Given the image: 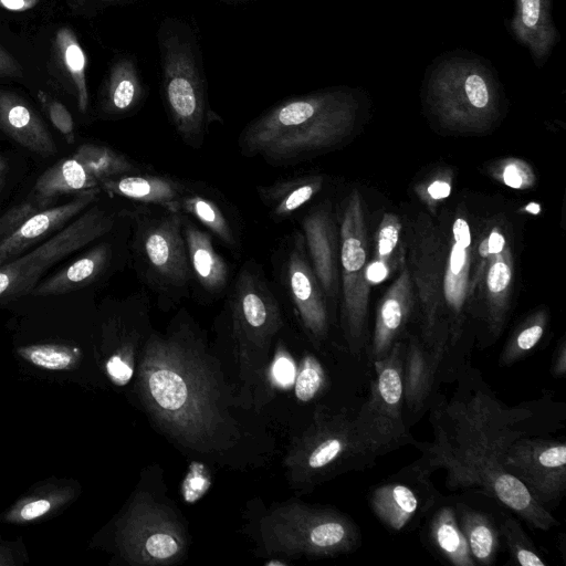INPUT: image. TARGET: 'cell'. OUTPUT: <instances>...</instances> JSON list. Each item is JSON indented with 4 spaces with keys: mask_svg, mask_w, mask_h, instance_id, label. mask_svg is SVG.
I'll return each mask as SVG.
<instances>
[{
    "mask_svg": "<svg viewBox=\"0 0 566 566\" xmlns=\"http://www.w3.org/2000/svg\"><path fill=\"white\" fill-rule=\"evenodd\" d=\"M530 415L503 406L484 389L458 390L432 409L433 440L419 446L422 457L415 470L430 474L442 469L450 489L475 488L533 527L548 531L558 524L555 517L504 467L509 447L523 434L514 424Z\"/></svg>",
    "mask_w": 566,
    "mask_h": 566,
    "instance_id": "cell-1",
    "label": "cell"
},
{
    "mask_svg": "<svg viewBox=\"0 0 566 566\" xmlns=\"http://www.w3.org/2000/svg\"><path fill=\"white\" fill-rule=\"evenodd\" d=\"M356 109L343 91L289 98L248 124L239 148L244 156L287 163L337 144L350 132Z\"/></svg>",
    "mask_w": 566,
    "mask_h": 566,
    "instance_id": "cell-2",
    "label": "cell"
},
{
    "mask_svg": "<svg viewBox=\"0 0 566 566\" xmlns=\"http://www.w3.org/2000/svg\"><path fill=\"white\" fill-rule=\"evenodd\" d=\"M428 102L447 126L480 130L495 119L499 95L492 73L483 64L453 57L439 63L431 73Z\"/></svg>",
    "mask_w": 566,
    "mask_h": 566,
    "instance_id": "cell-3",
    "label": "cell"
},
{
    "mask_svg": "<svg viewBox=\"0 0 566 566\" xmlns=\"http://www.w3.org/2000/svg\"><path fill=\"white\" fill-rule=\"evenodd\" d=\"M403 350L397 342L381 359L374 360L375 379L368 399L352 420L370 455L391 451L410 440L403 421Z\"/></svg>",
    "mask_w": 566,
    "mask_h": 566,
    "instance_id": "cell-4",
    "label": "cell"
},
{
    "mask_svg": "<svg viewBox=\"0 0 566 566\" xmlns=\"http://www.w3.org/2000/svg\"><path fill=\"white\" fill-rule=\"evenodd\" d=\"M115 217L94 206L29 253L0 265V303L28 294L54 264L108 233Z\"/></svg>",
    "mask_w": 566,
    "mask_h": 566,
    "instance_id": "cell-5",
    "label": "cell"
},
{
    "mask_svg": "<svg viewBox=\"0 0 566 566\" xmlns=\"http://www.w3.org/2000/svg\"><path fill=\"white\" fill-rule=\"evenodd\" d=\"M163 90L167 109L179 136L190 146L201 145L207 103L199 70L189 44L176 35L160 41Z\"/></svg>",
    "mask_w": 566,
    "mask_h": 566,
    "instance_id": "cell-6",
    "label": "cell"
},
{
    "mask_svg": "<svg viewBox=\"0 0 566 566\" xmlns=\"http://www.w3.org/2000/svg\"><path fill=\"white\" fill-rule=\"evenodd\" d=\"M366 231L358 193H352L340 226L343 273V321L350 350L359 354L365 345L369 283L366 279Z\"/></svg>",
    "mask_w": 566,
    "mask_h": 566,
    "instance_id": "cell-7",
    "label": "cell"
},
{
    "mask_svg": "<svg viewBox=\"0 0 566 566\" xmlns=\"http://www.w3.org/2000/svg\"><path fill=\"white\" fill-rule=\"evenodd\" d=\"M132 172H138V167L123 154L107 146L83 144L71 157L48 168L30 196L48 208L60 195L99 188L109 178Z\"/></svg>",
    "mask_w": 566,
    "mask_h": 566,
    "instance_id": "cell-8",
    "label": "cell"
},
{
    "mask_svg": "<svg viewBox=\"0 0 566 566\" xmlns=\"http://www.w3.org/2000/svg\"><path fill=\"white\" fill-rule=\"evenodd\" d=\"M136 245L150 274L166 287H185L190 279L182 213L139 214Z\"/></svg>",
    "mask_w": 566,
    "mask_h": 566,
    "instance_id": "cell-9",
    "label": "cell"
},
{
    "mask_svg": "<svg viewBox=\"0 0 566 566\" xmlns=\"http://www.w3.org/2000/svg\"><path fill=\"white\" fill-rule=\"evenodd\" d=\"M504 467L544 507L555 504L566 489L564 441L520 437L509 447Z\"/></svg>",
    "mask_w": 566,
    "mask_h": 566,
    "instance_id": "cell-10",
    "label": "cell"
},
{
    "mask_svg": "<svg viewBox=\"0 0 566 566\" xmlns=\"http://www.w3.org/2000/svg\"><path fill=\"white\" fill-rule=\"evenodd\" d=\"M99 192L101 188L80 191L71 201L48 207L28 218L15 231L0 241V265L61 230L70 220L87 209L97 199Z\"/></svg>",
    "mask_w": 566,
    "mask_h": 566,
    "instance_id": "cell-11",
    "label": "cell"
},
{
    "mask_svg": "<svg viewBox=\"0 0 566 566\" xmlns=\"http://www.w3.org/2000/svg\"><path fill=\"white\" fill-rule=\"evenodd\" d=\"M285 279L290 295L304 324L315 335L326 331L327 314L322 287L305 253L303 237L297 233L285 265Z\"/></svg>",
    "mask_w": 566,
    "mask_h": 566,
    "instance_id": "cell-12",
    "label": "cell"
},
{
    "mask_svg": "<svg viewBox=\"0 0 566 566\" xmlns=\"http://www.w3.org/2000/svg\"><path fill=\"white\" fill-rule=\"evenodd\" d=\"M448 339V327H441L430 345L412 336L403 350V401L413 413L430 396Z\"/></svg>",
    "mask_w": 566,
    "mask_h": 566,
    "instance_id": "cell-13",
    "label": "cell"
},
{
    "mask_svg": "<svg viewBox=\"0 0 566 566\" xmlns=\"http://www.w3.org/2000/svg\"><path fill=\"white\" fill-rule=\"evenodd\" d=\"M303 239L311 266L328 296H333L337 283V247L334 223L325 208L315 209L302 221Z\"/></svg>",
    "mask_w": 566,
    "mask_h": 566,
    "instance_id": "cell-14",
    "label": "cell"
},
{
    "mask_svg": "<svg viewBox=\"0 0 566 566\" xmlns=\"http://www.w3.org/2000/svg\"><path fill=\"white\" fill-rule=\"evenodd\" d=\"M410 311L411 285L405 269L379 303L371 342L373 361L384 358L398 342Z\"/></svg>",
    "mask_w": 566,
    "mask_h": 566,
    "instance_id": "cell-15",
    "label": "cell"
},
{
    "mask_svg": "<svg viewBox=\"0 0 566 566\" xmlns=\"http://www.w3.org/2000/svg\"><path fill=\"white\" fill-rule=\"evenodd\" d=\"M0 128L22 147L41 156L56 153V144L33 109L11 92H0Z\"/></svg>",
    "mask_w": 566,
    "mask_h": 566,
    "instance_id": "cell-16",
    "label": "cell"
},
{
    "mask_svg": "<svg viewBox=\"0 0 566 566\" xmlns=\"http://www.w3.org/2000/svg\"><path fill=\"white\" fill-rule=\"evenodd\" d=\"M99 188L112 195L178 212L180 199L188 192L186 186L176 179L143 172L109 178Z\"/></svg>",
    "mask_w": 566,
    "mask_h": 566,
    "instance_id": "cell-17",
    "label": "cell"
},
{
    "mask_svg": "<svg viewBox=\"0 0 566 566\" xmlns=\"http://www.w3.org/2000/svg\"><path fill=\"white\" fill-rule=\"evenodd\" d=\"M511 29L537 62H543L559 41L551 14V0H515Z\"/></svg>",
    "mask_w": 566,
    "mask_h": 566,
    "instance_id": "cell-18",
    "label": "cell"
},
{
    "mask_svg": "<svg viewBox=\"0 0 566 566\" xmlns=\"http://www.w3.org/2000/svg\"><path fill=\"white\" fill-rule=\"evenodd\" d=\"M182 232L191 273L207 292H221L229 280V268L214 250L210 233L199 229L185 214Z\"/></svg>",
    "mask_w": 566,
    "mask_h": 566,
    "instance_id": "cell-19",
    "label": "cell"
},
{
    "mask_svg": "<svg viewBox=\"0 0 566 566\" xmlns=\"http://www.w3.org/2000/svg\"><path fill=\"white\" fill-rule=\"evenodd\" d=\"M111 245L103 242L88 250L73 263L43 281L41 284H38L31 292V295H60L83 289L103 273L111 261Z\"/></svg>",
    "mask_w": 566,
    "mask_h": 566,
    "instance_id": "cell-20",
    "label": "cell"
},
{
    "mask_svg": "<svg viewBox=\"0 0 566 566\" xmlns=\"http://www.w3.org/2000/svg\"><path fill=\"white\" fill-rule=\"evenodd\" d=\"M369 505L387 527L401 531L416 514L419 496L408 484L389 482L373 490Z\"/></svg>",
    "mask_w": 566,
    "mask_h": 566,
    "instance_id": "cell-21",
    "label": "cell"
},
{
    "mask_svg": "<svg viewBox=\"0 0 566 566\" xmlns=\"http://www.w3.org/2000/svg\"><path fill=\"white\" fill-rule=\"evenodd\" d=\"M319 176L282 180L260 189L262 201L277 219L290 217L308 202L322 188Z\"/></svg>",
    "mask_w": 566,
    "mask_h": 566,
    "instance_id": "cell-22",
    "label": "cell"
},
{
    "mask_svg": "<svg viewBox=\"0 0 566 566\" xmlns=\"http://www.w3.org/2000/svg\"><path fill=\"white\" fill-rule=\"evenodd\" d=\"M55 57L72 84L77 99V107L85 113L88 106V90L86 83V56L70 28H60L54 39Z\"/></svg>",
    "mask_w": 566,
    "mask_h": 566,
    "instance_id": "cell-23",
    "label": "cell"
},
{
    "mask_svg": "<svg viewBox=\"0 0 566 566\" xmlns=\"http://www.w3.org/2000/svg\"><path fill=\"white\" fill-rule=\"evenodd\" d=\"M430 537L434 547L451 564L476 565L452 507L443 506L434 514L430 523Z\"/></svg>",
    "mask_w": 566,
    "mask_h": 566,
    "instance_id": "cell-24",
    "label": "cell"
},
{
    "mask_svg": "<svg viewBox=\"0 0 566 566\" xmlns=\"http://www.w3.org/2000/svg\"><path fill=\"white\" fill-rule=\"evenodd\" d=\"M458 522L475 564H492L499 551V531L492 520L480 511L462 507Z\"/></svg>",
    "mask_w": 566,
    "mask_h": 566,
    "instance_id": "cell-25",
    "label": "cell"
},
{
    "mask_svg": "<svg viewBox=\"0 0 566 566\" xmlns=\"http://www.w3.org/2000/svg\"><path fill=\"white\" fill-rule=\"evenodd\" d=\"M143 94L135 64L128 60L116 62L108 75L104 96V109L122 114L136 106Z\"/></svg>",
    "mask_w": 566,
    "mask_h": 566,
    "instance_id": "cell-26",
    "label": "cell"
},
{
    "mask_svg": "<svg viewBox=\"0 0 566 566\" xmlns=\"http://www.w3.org/2000/svg\"><path fill=\"white\" fill-rule=\"evenodd\" d=\"M492 262L486 274L488 285V311L486 318L491 332L497 335L502 328L506 305L507 290L511 283L512 270L510 262L503 254V251L493 254Z\"/></svg>",
    "mask_w": 566,
    "mask_h": 566,
    "instance_id": "cell-27",
    "label": "cell"
},
{
    "mask_svg": "<svg viewBox=\"0 0 566 566\" xmlns=\"http://www.w3.org/2000/svg\"><path fill=\"white\" fill-rule=\"evenodd\" d=\"M179 211L196 218L210 233L228 247H237L238 241L232 227L213 200L188 191L180 199Z\"/></svg>",
    "mask_w": 566,
    "mask_h": 566,
    "instance_id": "cell-28",
    "label": "cell"
},
{
    "mask_svg": "<svg viewBox=\"0 0 566 566\" xmlns=\"http://www.w3.org/2000/svg\"><path fill=\"white\" fill-rule=\"evenodd\" d=\"M18 354L39 368L66 370L75 366L80 350L61 344H38L20 347Z\"/></svg>",
    "mask_w": 566,
    "mask_h": 566,
    "instance_id": "cell-29",
    "label": "cell"
},
{
    "mask_svg": "<svg viewBox=\"0 0 566 566\" xmlns=\"http://www.w3.org/2000/svg\"><path fill=\"white\" fill-rule=\"evenodd\" d=\"M547 318L543 313L532 316L509 339L500 357L502 366H510L528 354L544 335Z\"/></svg>",
    "mask_w": 566,
    "mask_h": 566,
    "instance_id": "cell-30",
    "label": "cell"
},
{
    "mask_svg": "<svg viewBox=\"0 0 566 566\" xmlns=\"http://www.w3.org/2000/svg\"><path fill=\"white\" fill-rule=\"evenodd\" d=\"M149 388L157 403L167 410L180 408L188 396L184 379L169 369L154 373L149 378Z\"/></svg>",
    "mask_w": 566,
    "mask_h": 566,
    "instance_id": "cell-31",
    "label": "cell"
},
{
    "mask_svg": "<svg viewBox=\"0 0 566 566\" xmlns=\"http://www.w3.org/2000/svg\"><path fill=\"white\" fill-rule=\"evenodd\" d=\"M500 531L504 536L511 557L517 564L522 566L546 565L515 518L505 517L500 525Z\"/></svg>",
    "mask_w": 566,
    "mask_h": 566,
    "instance_id": "cell-32",
    "label": "cell"
},
{
    "mask_svg": "<svg viewBox=\"0 0 566 566\" xmlns=\"http://www.w3.org/2000/svg\"><path fill=\"white\" fill-rule=\"evenodd\" d=\"M66 495L69 494L57 492L24 499L17 503L9 513L6 514L4 520L10 523H28L36 521L48 515L66 501V499H64Z\"/></svg>",
    "mask_w": 566,
    "mask_h": 566,
    "instance_id": "cell-33",
    "label": "cell"
},
{
    "mask_svg": "<svg viewBox=\"0 0 566 566\" xmlns=\"http://www.w3.org/2000/svg\"><path fill=\"white\" fill-rule=\"evenodd\" d=\"M324 380L323 369L314 357H307L295 382V395L301 401L311 400Z\"/></svg>",
    "mask_w": 566,
    "mask_h": 566,
    "instance_id": "cell-34",
    "label": "cell"
},
{
    "mask_svg": "<svg viewBox=\"0 0 566 566\" xmlns=\"http://www.w3.org/2000/svg\"><path fill=\"white\" fill-rule=\"evenodd\" d=\"M45 208L29 195L24 201L8 210L0 218V241L15 231L28 218Z\"/></svg>",
    "mask_w": 566,
    "mask_h": 566,
    "instance_id": "cell-35",
    "label": "cell"
},
{
    "mask_svg": "<svg viewBox=\"0 0 566 566\" xmlns=\"http://www.w3.org/2000/svg\"><path fill=\"white\" fill-rule=\"evenodd\" d=\"M39 98L54 127L69 144L74 143V120L69 109L61 102L48 97L42 92L39 93Z\"/></svg>",
    "mask_w": 566,
    "mask_h": 566,
    "instance_id": "cell-36",
    "label": "cell"
},
{
    "mask_svg": "<svg viewBox=\"0 0 566 566\" xmlns=\"http://www.w3.org/2000/svg\"><path fill=\"white\" fill-rule=\"evenodd\" d=\"M400 229L401 223L397 216L392 213H386L384 216L377 237V260L387 264L389 256L398 243Z\"/></svg>",
    "mask_w": 566,
    "mask_h": 566,
    "instance_id": "cell-37",
    "label": "cell"
},
{
    "mask_svg": "<svg viewBox=\"0 0 566 566\" xmlns=\"http://www.w3.org/2000/svg\"><path fill=\"white\" fill-rule=\"evenodd\" d=\"M147 553L155 558H168L178 552V543L166 533L150 535L146 541Z\"/></svg>",
    "mask_w": 566,
    "mask_h": 566,
    "instance_id": "cell-38",
    "label": "cell"
},
{
    "mask_svg": "<svg viewBox=\"0 0 566 566\" xmlns=\"http://www.w3.org/2000/svg\"><path fill=\"white\" fill-rule=\"evenodd\" d=\"M502 177L509 187L521 189L530 185L531 171L524 164L512 161L503 168Z\"/></svg>",
    "mask_w": 566,
    "mask_h": 566,
    "instance_id": "cell-39",
    "label": "cell"
},
{
    "mask_svg": "<svg viewBox=\"0 0 566 566\" xmlns=\"http://www.w3.org/2000/svg\"><path fill=\"white\" fill-rule=\"evenodd\" d=\"M106 370L113 382L117 385H125L133 375L130 365L118 355L108 359Z\"/></svg>",
    "mask_w": 566,
    "mask_h": 566,
    "instance_id": "cell-40",
    "label": "cell"
},
{
    "mask_svg": "<svg viewBox=\"0 0 566 566\" xmlns=\"http://www.w3.org/2000/svg\"><path fill=\"white\" fill-rule=\"evenodd\" d=\"M22 73L20 63L0 46V77H20Z\"/></svg>",
    "mask_w": 566,
    "mask_h": 566,
    "instance_id": "cell-41",
    "label": "cell"
},
{
    "mask_svg": "<svg viewBox=\"0 0 566 566\" xmlns=\"http://www.w3.org/2000/svg\"><path fill=\"white\" fill-rule=\"evenodd\" d=\"M453 240L455 243L463 248H469L471 244V233L468 222L458 218L452 227Z\"/></svg>",
    "mask_w": 566,
    "mask_h": 566,
    "instance_id": "cell-42",
    "label": "cell"
},
{
    "mask_svg": "<svg viewBox=\"0 0 566 566\" xmlns=\"http://www.w3.org/2000/svg\"><path fill=\"white\" fill-rule=\"evenodd\" d=\"M275 378L282 384H290L294 376V367L286 357H280L274 365Z\"/></svg>",
    "mask_w": 566,
    "mask_h": 566,
    "instance_id": "cell-43",
    "label": "cell"
},
{
    "mask_svg": "<svg viewBox=\"0 0 566 566\" xmlns=\"http://www.w3.org/2000/svg\"><path fill=\"white\" fill-rule=\"evenodd\" d=\"M388 275V268L387 264L376 260L367 265L366 269V279L369 284L371 283H379L382 280L386 279Z\"/></svg>",
    "mask_w": 566,
    "mask_h": 566,
    "instance_id": "cell-44",
    "label": "cell"
},
{
    "mask_svg": "<svg viewBox=\"0 0 566 566\" xmlns=\"http://www.w3.org/2000/svg\"><path fill=\"white\" fill-rule=\"evenodd\" d=\"M552 371L555 377H563L566 373V345L564 342L555 355Z\"/></svg>",
    "mask_w": 566,
    "mask_h": 566,
    "instance_id": "cell-45",
    "label": "cell"
},
{
    "mask_svg": "<svg viewBox=\"0 0 566 566\" xmlns=\"http://www.w3.org/2000/svg\"><path fill=\"white\" fill-rule=\"evenodd\" d=\"M451 192V187L443 180H436L428 187V193L432 199L439 200L447 198Z\"/></svg>",
    "mask_w": 566,
    "mask_h": 566,
    "instance_id": "cell-46",
    "label": "cell"
},
{
    "mask_svg": "<svg viewBox=\"0 0 566 566\" xmlns=\"http://www.w3.org/2000/svg\"><path fill=\"white\" fill-rule=\"evenodd\" d=\"M489 255L497 254L504 250L505 239L501 232L493 230L486 239Z\"/></svg>",
    "mask_w": 566,
    "mask_h": 566,
    "instance_id": "cell-47",
    "label": "cell"
},
{
    "mask_svg": "<svg viewBox=\"0 0 566 566\" xmlns=\"http://www.w3.org/2000/svg\"><path fill=\"white\" fill-rule=\"evenodd\" d=\"M39 0H0V7L11 11H24L33 8Z\"/></svg>",
    "mask_w": 566,
    "mask_h": 566,
    "instance_id": "cell-48",
    "label": "cell"
},
{
    "mask_svg": "<svg viewBox=\"0 0 566 566\" xmlns=\"http://www.w3.org/2000/svg\"><path fill=\"white\" fill-rule=\"evenodd\" d=\"M525 209H526L527 211H530V212H533V213H538V212H539V210H541L539 206H538V205H536V203H531V205H528Z\"/></svg>",
    "mask_w": 566,
    "mask_h": 566,
    "instance_id": "cell-49",
    "label": "cell"
},
{
    "mask_svg": "<svg viewBox=\"0 0 566 566\" xmlns=\"http://www.w3.org/2000/svg\"><path fill=\"white\" fill-rule=\"evenodd\" d=\"M1 558H7L6 555H1V552H0V564L3 565V564H7L6 560H2Z\"/></svg>",
    "mask_w": 566,
    "mask_h": 566,
    "instance_id": "cell-50",
    "label": "cell"
},
{
    "mask_svg": "<svg viewBox=\"0 0 566 566\" xmlns=\"http://www.w3.org/2000/svg\"><path fill=\"white\" fill-rule=\"evenodd\" d=\"M2 160H1V157H0V174H1V170H2Z\"/></svg>",
    "mask_w": 566,
    "mask_h": 566,
    "instance_id": "cell-51",
    "label": "cell"
}]
</instances>
